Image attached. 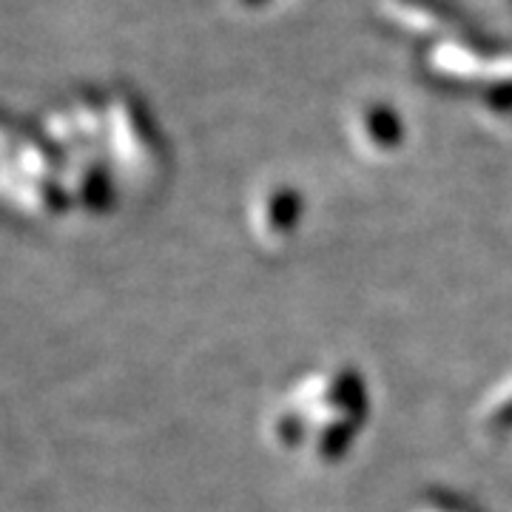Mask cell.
<instances>
[{"mask_svg":"<svg viewBox=\"0 0 512 512\" xmlns=\"http://www.w3.org/2000/svg\"><path fill=\"white\" fill-rule=\"evenodd\" d=\"M242 3H248V6H259V3H265V0H242Z\"/></svg>","mask_w":512,"mask_h":512,"instance_id":"cell-2","label":"cell"},{"mask_svg":"<svg viewBox=\"0 0 512 512\" xmlns=\"http://www.w3.org/2000/svg\"><path fill=\"white\" fill-rule=\"evenodd\" d=\"M367 126H370L373 140H376V143H382V146H393V143L399 140V123H396V117H393V111L390 109L370 111Z\"/></svg>","mask_w":512,"mask_h":512,"instance_id":"cell-1","label":"cell"}]
</instances>
